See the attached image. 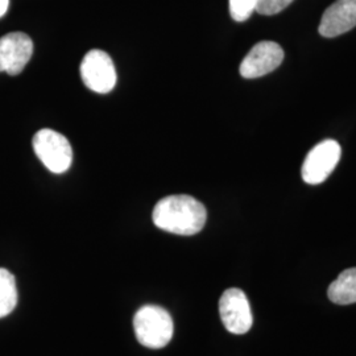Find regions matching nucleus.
Masks as SVG:
<instances>
[{"label":"nucleus","mask_w":356,"mask_h":356,"mask_svg":"<svg viewBox=\"0 0 356 356\" xmlns=\"http://www.w3.org/2000/svg\"><path fill=\"white\" fill-rule=\"evenodd\" d=\"M152 219L160 229L191 236L204 229L207 211L204 204L191 195H169L154 206Z\"/></svg>","instance_id":"nucleus-1"},{"label":"nucleus","mask_w":356,"mask_h":356,"mask_svg":"<svg viewBox=\"0 0 356 356\" xmlns=\"http://www.w3.org/2000/svg\"><path fill=\"white\" fill-rule=\"evenodd\" d=\"M134 329L139 343L148 348H163L170 342L175 325L164 307L145 305L135 314Z\"/></svg>","instance_id":"nucleus-2"},{"label":"nucleus","mask_w":356,"mask_h":356,"mask_svg":"<svg viewBox=\"0 0 356 356\" xmlns=\"http://www.w3.org/2000/svg\"><path fill=\"white\" fill-rule=\"evenodd\" d=\"M33 149L40 161L51 173H65L73 161V149L63 134L44 128L33 136Z\"/></svg>","instance_id":"nucleus-3"},{"label":"nucleus","mask_w":356,"mask_h":356,"mask_svg":"<svg viewBox=\"0 0 356 356\" xmlns=\"http://www.w3.org/2000/svg\"><path fill=\"white\" fill-rule=\"evenodd\" d=\"M342 149L335 140H323L307 153L302 164V179L309 185H319L332 173L341 160Z\"/></svg>","instance_id":"nucleus-4"},{"label":"nucleus","mask_w":356,"mask_h":356,"mask_svg":"<svg viewBox=\"0 0 356 356\" xmlns=\"http://www.w3.org/2000/svg\"><path fill=\"white\" fill-rule=\"evenodd\" d=\"M81 76L88 89L107 94L116 85V70L111 57L106 51L92 49L82 60Z\"/></svg>","instance_id":"nucleus-5"},{"label":"nucleus","mask_w":356,"mask_h":356,"mask_svg":"<svg viewBox=\"0 0 356 356\" xmlns=\"http://www.w3.org/2000/svg\"><path fill=\"white\" fill-rule=\"evenodd\" d=\"M219 314L226 330L242 335L252 327V313L247 296L238 288H231L219 300Z\"/></svg>","instance_id":"nucleus-6"},{"label":"nucleus","mask_w":356,"mask_h":356,"mask_svg":"<svg viewBox=\"0 0 356 356\" xmlns=\"http://www.w3.org/2000/svg\"><path fill=\"white\" fill-rule=\"evenodd\" d=\"M284 61V51L275 41L257 42L244 57L239 72L243 78L254 79L267 76Z\"/></svg>","instance_id":"nucleus-7"},{"label":"nucleus","mask_w":356,"mask_h":356,"mask_svg":"<svg viewBox=\"0 0 356 356\" xmlns=\"http://www.w3.org/2000/svg\"><path fill=\"white\" fill-rule=\"evenodd\" d=\"M33 54V41L22 32L0 38V72L17 76L23 72Z\"/></svg>","instance_id":"nucleus-8"},{"label":"nucleus","mask_w":356,"mask_h":356,"mask_svg":"<svg viewBox=\"0 0 356 356\" xmlns=\"http://www.w3.org/2000/svg\"><path fill=\"white\" fill-rule=\"evenodd\" d=\"M356 26V0H337L323 13L319 23V35L337 38Z\"/></svg>","instance_id":"nucleus-9"},{"label":"nucleus","mask_w":356,"mask_h":356,"mask_svg":"<svg viewBox=\"0 0 356 356\" xmlns=\"http://www.w3.org/2000/svg\"><path fill=\"white\" fill-rule=\"evenodd\" d=\"M329 298L337 305L356 304V268L343 270L329 286Z\"/></svg>","instance_id":"nucleus-10"},{"label":"nucleus","mask_w":356,"mask_h":356,"mask_svg":"<svg viewBox=\"0 0 356 356\" xmlns=\"http://www.w3.org/2000/svg\"><path fill=\"white\" fill-rule=\"evenodd\" d=\"M17 304V288L13 273L0 268V318L8 316Z\"/></svg>","instance_id":"nucleus-11"},{"label":"nucleus","mask_w":356,"mask_h":356,"mask_svg":"<svg viewBox=\"0 0 356 356\" xmlns=\"http://www.w3.org/2000/svg\"><path fill=\"white\" fill-rule=\"evenodd\" d=\"M229 15L235 22H245L254 13L257 0H229Z\"/></svg>","instance_id":"nucleus-12"},{"label":"nucleus","mask_w":356,"mask_h":356,"mask_svg":"<svg viewBox=\"0 0 356 356\" xmlns=\"http://www.w3.org/2000/svg\"><path fill=\"white\" fill-rule=\"evenodd\" d=\"M293 0H257L254 11L260 15L272 16L285 10Z\"/></svg>","instance_id":"nucleus-13"},{"label":"nucleus","mask_w":356,"mask_h":356,"mask_svg":"<svg viewBox=\"0 0 356 356\" xmlns=\"http://www.w3.org/2000/svg\"><path fill=\"white\" fill-rule=\"evenodd\" d=\"M10 0H0V17H3L8 11Z\"/></svg>","instance_id":"nucleus-14"}]
</instances>
